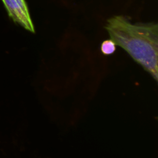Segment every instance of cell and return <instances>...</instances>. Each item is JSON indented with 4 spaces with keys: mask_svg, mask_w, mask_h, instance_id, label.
<instances>
[{
    "mask_svg": "<svg viewBox=\"0 0 158 158\" xmlns=\"http://www.w3.org/2000/svg\"><path fill=\"white\" fill-rule=\"evenodd\" d=\"M116 47H117V46H116L115 43H114L113 40L110 39V40H106L102 43L100 49H101V52H103V54L108 56L115 52L116 49H117Z\"/></svg>",
    "mask_w": 158,
    "mask_h": 158,
    "instance_id": "3957f363",
    "label": "cell"
},
{
    "mask_svg": "<svg viewBox=\"0 0 158 158\" xmlns=\"http://www.w3.org/2000/svg\"><path fill=\"white\" fill-rule=\"evenodd\" d=\"M9 16L15 23L29 32L35 33V28L25 0H2Z\"/></svg>",
    "mask_w": 158,
    "mask_h": 158,
    "instance_id": "7a4b0ae2",
    "label": "cell"
},
{
    "mask_svg": "<svg viewBox=\"0 0 158 158\" xmlns=\"http://www.w3.org/2000/svg\"><path fill=\"white\" fill-rule=\"evenodd\" d=\"M105 29L116 46L127 51L157 81V23H132L123 15H115L107 20Z\"/></svg>",
    "mask_w": 158,
    "mask_h": 158,
    "instance_id": "6da1fadb",
    "label": "cell"
}]
</instances>
